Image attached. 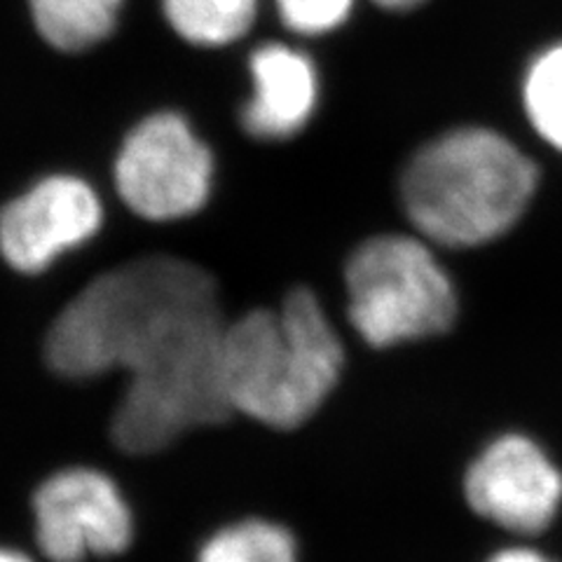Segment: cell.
Wrapping results in <instances>:
<instances>
[{"label":"cell","instance_id":"obj_1","mask_svg":"<svg viewBox=\"0 0 562 562\" xmlns=\"http://www.w3.org/2000/svg\"><path fill=\"white\" fill-rule=\"evenodd\" d=\"M225 326L214 277L190 260L148 256L99 274L59 312L45 361L68 380L125 371L111 436L120 450L153 454L233 415Z\"/></svg>","mask_w":562,"mask_h":562},{"label":"cell","instance_id":"obj_2","mask_svg":"<svg viewBox=\"0 0 562 562\" xmlns=\"http://www.w3.org/2000/svg\"><path fill=\"white\" fill-rule=\"evenodd\" d=\"M342 363V342L310 289H293L279 310L246 312L225 326L231 411L272 429H295L319 413Z\"/></svg>","mask_w":562,"mask_h":562},{"label":"cell","instance_id":"obj_3","mask_svg":"<svg viewBox=\"0 0 562 562\" xmlns=\"http://www.w3.org/2000/svg\"><path fill=\"white\" fill-rule=\"evenodd\" d=\"M535 162L495 130L462 127L422 146L401 176L403 211L427 241L469 249L520 221L537 190Z\"/></svg>","mask_w":562,"mask_h":562},{"label":"cell","instance_id":"obj_4","mask_svg":"<svg viewBox=\"0 0 562 562\" xmlns=\"http://www.w3.org/2000/svg\"><path fill=\"white\" fill-rule=\"evenodd\" d=\"M347 316L371 347L446 333L457 316L452 279L429 246L411 235L363 241L345 268Z\"/></svg>","mask_w":562,"mask_h":562},{"label":"cell","instance_id":"obj_5","mask_svg":"<svg viewBox=\"0 0 562 562\" xmlns=\"http://www.w3.org/2000/svg\"><path fill=\"white\" fill-rule=\"evenodd\" d=\"M214 157L176 113L146 117L130 132L115 162L122 202L148 221H179L200 211L211 192Z\"/></svg>","mask_w":562,"mask_h":562},{"label":"cell","instance_id":"obj_6","mask_svg":"<svg viewBox=\"0 0 562 562\" xmlns=\"http://www.w3.org/2000/svg\"><path fill=\"white\" fill-rule=\"evenodd\" d=\"M35 539L52 562H85L130 549L134 516L105 473L74 467L49 476L33 497Z\"/></svg>","mask_w":562,"mask_h":562},{"label":"cell","instance_id":"obj_7","mask_svg":"<svg viewBox=\"0 0 562 562\" xmlns=\"http://www.w3.org/2000/svg\"><path fill=\"white\" fill-rule=\"evenodd\" d=\"M469 506L508 532L547 530L562 502V476L535 441L508 434L487 446L464 479Z\"/></svg>","mask_w":562,"mask_h":562},{"label":"cell","instance_id":"obj_8","mask_svg":"<svg viewBox=\"0 0 562 562\" xmlns=\"http://www.w3.org/2000/svg\"><path fill=\"white\" fill-rule=\"evenodd\" d=\"M101 221L92 186L76 176H49L0 211V254L16 272L38 274L92 239Z\"/></svg>","mask_w":562,"mask_h":562},{"label":"cell","instance_id":"obj_9","mask_svg":"<svg viewBox=\"0 0 562 562\" xmlns=\"http://www.w3.org/2000/svg\"><path fill=\"white\" fill-rule=\"evenodd\" d=\"M254 97L241 125L256 138L279 140L301 132L319 101V76L305 52L270 43L251 55Z\"/></svg>","mask_w":562,"mask_h":562},{"label":"cell","instance_id":"obj_10","mask_svg":"<svg viewBox=\"0 0 562 562\" xmlns=\"http://www.w3.org/2000/svg\"><path fill=\"white\" fill-rule=\"evenodd\" d=\"M122 0H31L35 29L57 49L80 52L115 29Z\"/></svg>","mask_w":562,"mask_h":562},{"label":"cell","instance_id":"obj_11","mask_svg":"<svg viewBox=\"0 0 562 562\" xmlns=\"http://www.w3.org/2000/svg\"><path fill=\"white\" fill-rule=\"evenodd\" d=\"M162 8L167 22L183 41L221 47L251 29L258 0H162Z\"/></svg>","mask_w":562,"mask_h":562},{"label":"cell","instance_id":"obj_12","mask_svg":"<svg viewBox=\"0 0 562 562\" xmlns=\"http://www.w3.org/2000/svg\"><path fill=\"white\" fill-rule=\"evenodd\" d=\"M198 562H297L295 539L270 520H241L211 537Z\"/></svg>","mask_w":562,"mask_h":562},{"label":"cell","instance_id":"obj_13","mask_svg":"<svg viewBox=\"0 0 562 562\" xmlns=\"http://www.w3.org/2000/svg\"><path fill=\"white\" fill-rule=\"evenodd\" d=\"M522 103L535 132L562 153V43L543 49L527 68Z\"/></svg>","mask_w":562,"mask_h":562},{"label":"cell","instance_id":"obj_14","mask_svg":"<svg viewBox=\"0 0 562 562\" xmlns=\"http://www.w3.org/2000/svg\"><path fill=\"white\" fill-rule=\"evenodd\" d=\"M284 24L303 35H319L338 29L355 0H274Z\"/></svg>","mask_w":562,"mask_h":562},{"label":"cell","instance_id":"obj_15","mask_svg":"<svg viewBox=\"0 0 562 562\" xmlns=\"http://www.w3.org/2000/svg\"><path fill=\"white\" fill-rule=\"evenodd\" d=\"M487 562H553V560L532 549H506L497 555H492Z\"/></svg>","mask_w":562,"mask_h":562},{"label":"cell","instance_id":"obj_16","mask_svg":"<svg viewBox=\"0 0 562 562\" xmlns=\"http://www.w3.org/2000/svg\"><path fill=\"white\" fill-rule=\"evenodd\" d=\"M375 3L386 10H413L425 3V0H375Z\"/></svg>","mask_w":562,"mask_h":562},{"label":"cell","instance_id":"obj_17","mask_svg":"<svg viewBox=\"0 0 562 562\" xmlns=\"http://www.w3.org/2000/svg\"><path fill=\"white\" fill-rule=\"evenodd\" d=\"M0 562H33L29 555L12 551V549H0Z\"/></svg>","mask_w":562,"mask_h":562}]
</instances>
